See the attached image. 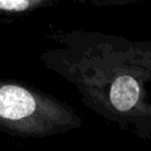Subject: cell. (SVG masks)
Wrapping results in <instances>:
<instances>
[{
	"label": "cell",
	"instance_id": "4",
	"mask_svg": "<svg viewBox=\"0 0 151 151\" xmlns=\"http://www.w3.org/2000/svg\"><path fill=\"white\" fill-rule=\"evenodd\" d=\"M80 3H93L97 5H111V4H133L137 1H142V0H76Z\"/></svg>",
	"mask_w": 151,
	"mask_h": 151
},
{
	"label": "cell",
	"instance_id": "1",
	"mask_svg": "<svg viewBox=\"0 0 151 151\" xmlns=\"http://www.w3.org/2000/svg\"><path fill=\"white\" fill-rule=\"evenodd\" d=\"M40 55L104 119L151 139V41L93 31H56Z\"/></svg>",
	"mask_w": 151,
	"mask_h": 151
},
{
	"label": "cell",
	"instance_id": "3",
	"mask_svg": "<svg viewBox=\"0 0 151 151\" xmlns=\"http://www.w3.org/2000/svg\"><path fill=\"white\" fill-rule=\"evenodd\" d=\"M63 0H0V15H29L52 8Z\"/></svg>",
	"mask_w": 151,
	"mask_h": 151
},
{
	"label": "cell",
	"instance_id": "2",
	"mask_svg": "<svg viewBox=\"0 0 151 151\" xmlns=\"http://www.w3.org/2000/svg\"><path fill=\"white\" fill-rule=\"evenodd\" d=\"M82 118L64 101L25 83L0 78V131L47 138L81 127Z\"/></svg>",
	"mask_w": 151,
	"mask_h": 151
}]
</instances>
